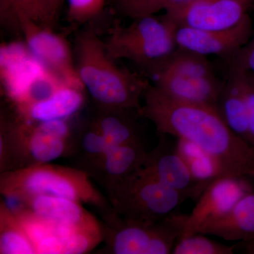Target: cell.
Listing matches in <instances>:
<instances>
[{
    "label": "cell",
    "mask_w": 254,
    "mask_h": 254,
    "mask_svg": "<svg viewBox=\"0 0 254 254\" xmlns=\"http://www.w3.org/2000/svg\"><path fill=\"white\" fill-rule=\"evenodd\" d=\"M139 114L159 133L199 147L227 176L254 179V146L227 127L215 107L176 99L150 84Z\"/></svg>",
    "instance_id": "1"
},
{
    "label": "cell",
    "mask_w": 254,
    "mask_h": 254,
    "mask_svg": "<svg viewBox=\"0 0 254 254\" xmlns=\"http://www.w3.org/2000/svg\"><path fill=\"white\" fill-rule=\"evenodd\" d=\"M75 55L78 78L96 106L139 111L149 80L119 66L94 31L78 32Z\"/></svg>",
    "instance_id": "2"
},
{
    "label": "cell",
    "mask_w": 254,
    "mask_h": 254,
    "mask_svg": "<svg viewBox=\"0 0 254 254\" xmlns=\"http://www.w3.org/2000/svg\"><path fill=\"white\" fill-rule=\"evenodd\" d=\"M0 192L13 200L36 195L68 198L91 205L100 214L113 209L108 197L95 188L88 174L50 163L0 173Z\"/></svg>",
    "instance_id": "3"
},
{
    "label": "cell",
    "mask_w": 254,
    "mask_h": 254,
    "mask_svg": "<svg viewBox=\"0 0 254 254\" xmlns=\"http://www.w3.org/2000/svg\"><path fill=\"white\" fill-rule=\"evenodd\" d=\"M100 216L105 247L98 253L169 254L183 233L189 214L175 212L152 224L127 220L113 208Z\"/></svg>",
    "instance_id": "4"
},
{
    "label": "cell",
    "mask_w": 254,
    "mask_h": 254,
    "mask_svg": "<svg viewBox=\"0 0 254 254\" xmlns=\"http://www.w3.org/2000/svg\"><path fill=\"white\" fill-rule=\"evenodd\" d=\"M177 26L163 16L134 18L128 26L116 21L105 42L113 59L127 60L142 68L159 63L177 48Z\"/></svg>",
    "instance_id": "5"
},
{
    "label": "cell",
    "mask_w": 254,
    "mask_h": 254,
    "mask_svg": "<svg viewBox=\"0 0 254 254\" xmlns=\"http://www.w3.org/2000/svg\"><path fill=\"white\" fill-rule=\"evenodd\" d=\"M106 196L115 212L131 221L152 224L167 218L189 199L141 168L122 180Z\"/></svg>",
    "instance_id": "6"
},
{
    "label": "cell",
    "mask_w": 254,
    "mask_h": 254,
    "mask_svg": "<svg viewBox=\"0 0 254 254\" xmlns=\"http://www.w3.org/2000/svg\"><path fill=\"white\" fill-rule=\"evenodd\" d=\"M21 168L68 156L73 136L68 120L28 123L16 118Z\"/></svg>",
    "instance_id": "7"
},
{
    "label": "cell",
    "mask_w": 254,
    "mask_h": 254,
    "mask_svg": "<svg viewBox=\"0 0 254 254\" xmlns=\"http://www.w3.org/2000/svg\"><path fill=\"white\" fill-rule=\"evenodd\" d=\"M18 20L28 51L37 63L60 81L83 88L67 41L51 28L21 15L18 16Z\"/></svg>",
    "instance_id": "8"
},
{
    "label": "cell",
    "mask_w": 254,
    "mask_h": 254,
    "mask_svg": "<svg viewBox=\"0 0 254 254\" xmlns=\"http://www.w3.org/2000/svg\"><path fill=\"white\" fill-rule=\"evenodd\" d=\"M254 5V0H192L163 16L177 28L225 29L240 23Z\"/></svg>",
    "instance_id": "9"
},
{
    "label": "cell",
    "mask_w": 254,
    "mask_h": 254,
    "mask_svg": "<svg viewBox=\"0 0 254 254\" xmlns=\"http://www.w3.org/2000/svg\"><path fill=\"white\" fill-rule=\"evenodd\" d=\"M252 191L253 189L246 177L222 176L214 180L197 200L191 213L189 214L180 237L196 233L202 225L228 213L241 198Z\"/></svg>",
    "instance_id": "10"
},
{
    "label": "cell",
    "mask_w": 254,
    "mask_h": 254,
    "mask_svg": "<svg viewBox=\"0 0 254 254\" xmlns=\"http://www.w3.org/2000/svg\"><path fill=\"white\" fill-rule=\"evenodd\" d=\"M254 35L253 23L250 15L233 27L225 29H199L178 27L177 46L198 54L217 55L228 59L250 41Z\"/></svg>",
    "instance_id": "11"
},
{
    "label": "cell",
    "mask_w": 254,
    "mask_h": 254,
    "mask_svg": "<svg viewBox=\"0 0 254 254\" xmlns=\"http://www.w3.org/2000/svg\"><path fill=\"white\" fill-rule=\"evenodd\" d=\"M159 134L158 145L148 152L142 168L163 185L198 200L202 191L177 150L176 143L169 139L168 135Z\"/></svg>",
    "instance_id": "12"
},
{
    "label": "cell",
    "mask_w": 254,
    "mask_h": 254,
    "mask_svg": "<svg viewBox=\"0 0 254 254\" xmlns=\"http://www.w3.org/2000/svg\"><path fill=\"white\" fill-rule=\"evenodd\" d=\"M84 91L81 87L62 83L43 99L15 105L17 118L28 123L69 120L84 105Z\"/></svg>",
    "instance_id": "13"
},
{
    "label": "cell",
    "mask_w": 254,
    "mask_h": 254,
    "mask_svg": "<svg viewBox=\"0 0 254 254\" xmlns=\"http://www.w3.org/2000/svg\"><path fill=\"white\" fill-rule=\"evenodd\" d=\"M147 153L144 143L110 145L88 175L104 189L107 194L122 180L143 167Z\"/></svg>",
    "instance_id": "14"
},
{
    "label": "cell",
    "mask_w": 254,
    "mask_h": 254,
    "mask_svg": "<svg viewBox=\"0 0 254 254\" xmlns=\"http://www.w3.org/2000/svg\"><path fill=\"white\" fill-rule=\"evenodd\" d=\"M148 79L160 91L183 101L216 106L224 82L214 77H189L170 73L153 72L147 74Z\"/></svg>",
    "instance_id": "15"
},
{
    "label": "cell",
    "mask_w": 254,
    "mask_h": 254,
    "mask_svg": "<svg viewBox=\"0 0 254 254\" xmlns=\"http://www.w3.org/2000/svg\"><path fill=\"white\" fill-rule=\"evenodd\" d=\"M15 200L18 203L16 208L25 209L42 218L64 225L81 227L101 225L83 206V203L76 200L50 195H36Z\"/></svg>",
    "instance_id": "16"
},
{
    "label": "cell",
    "mask_w": 254,
    "mask_h": 254,
    "mask_svg": "<svg viewBox=\"0 0 254 254\" xmlns=\"http://www.w3.org/2000/svg\"><path fill=\"white\" fill-rule=\"evenodd\" d=\"M215 108L227 127L237 136L250 143L244 76L240 70L229 67L228 74Z\"/></svg>",
    "instance_id": "17"
},
{
    "label": "cell",
    "mask_w": 254,
    "mask_h": 254,
    "mask_svg": "<svg viewBox=\"0 0 254 254\" xmlns=\"http://www.w3.org/2000/svg\"><path fill=\"white\" fill-rule=\"evenodd\" d=\"M196 233L213 235L232 242L254 240V190L241 198L228 213L202 225Z\"/></svg>",
    "instance_id": "18"
},
{
    "label": "cell",
    "mask_w": 254,
    "mask_h": 254,
    "mask_svg": "<svg viewBox=\"0 0 254 254\" xmlns=\"http://www.w3.org/2000/svg\"><path fill=\"white\" fill-rule=\"evenodd\" d=\"M97 107V113L90 123L104 136L110 145L143 143L136 118L138 110Z\"/></svg>",
    "instance_id": "19"
},
{
    "label": "cell",
    "mask_w": 254,
    "mask_h": 254,
    "mask_svg": "<svg viewBox=\"0 0 254 254\" xmlns=\"http://www.w3.org/2000/svg\"><path fill=\"white\" fill-rule=\"evenodd\" d=\"M143 70L146 74L161 72L189 77L216 76L213 64L206 56L180 47L165 59Z\"/></svg>",
    "instance_id": "20"
},
{
    "label": "cell",
    "mask_w": 254,
    "mask_h": 254,
    "mask_svg": "<svg viewBox=\"0 0 254 254\" xmlns=\"http://www.w3.org/2000/svg\"><path fill=\"white\" fill-rule=\"evenodd\" d=\"M0 254H37L17 214L2 200L0 203Z\"/></svg>",
    "instance_id": "21"
},
{
    "label": "cell",
    "mask_w": 254,
    "mask_h": 254,
    "mask_svg": "<svg viewBox=\"0 0 254 254\" xmlns=\"http://www.w3.org/2000/svg\"><path fill=\"white\" fill-rule=\"evenodd\" d=\"M175 143L202 193L214 180L227 176L218 163L199 147L182 138H177Z\"/></svg>",
    "instance_id": "22"
},
{
    "label": "cell",
    "mask_w": 254,
    "mask_h": 254,
    "mask_svg": "<svg viewBox=\"0 0 254 254\" xmlns=\"http://www.w3.org/2000/svg\"><path fill=\"white\" fill-rule=\"evenodd\" d=\"M110 145L104 136L89 123L76 137L73 136L72 146L68 156L74 158L76 163L75 168L88 174L99 161Z\"/></svg>",
    "instance_id": "23"
},
{
    "label": "cell",
    "mask_w": 254,
    "mask_h": 254,
    "mask_svg": "<svg viewBox=\"0 0 254 254\" xmlns=\"http://www.w3.org/2000/svg\"><path fill=\"white\" fill-rule=\"evenodd\" d=\"M192 0H111L115 13L126 17L134 18L155 15L160 11L181 6Z\"/></svg>",
    "instance_id": "24"
},
{
    "label": "cell",
    "mask_w": 254,
    "mask_h": 254,
    "mask_svg": "<svg viewBox=\"0 0 254 254\" xmlns=\"http://www.w3.org/2000/svg\"><path fill=\"white\" fill-rule=\"evenodd\" d=\"M21 168L15 119L1 115L0 119V173Z\"/></svg>",
    "instance_id": "25"
},
{
    "label": "cell",
    "mask_w": 254,
    "mask_h": 254,
    "mask_svg": "<svg viewBox=\"0 0 254 254\" xmlns=\"http://www.w3.org/2000/svg\"><path fill=\"white\" fill-rule=\"evenodd\" d=\"M237 245H223L200 233L180 237L174 246L173 254H232Z\"/></svg>",
    "instance_id": "26"
},
{
    "label": "cell",
    "mask_w": 254,
    "mask_h": 254,
    "mask_svg": "<svg viewBox=\"0 0 254 254\" xmlns=\"http://www.w3.org/2000/svg\"><path fill=\"white\" fill-rule=\"evenodd\" d=\"M13 4L17 17L21 15L49 28H52L56 20L49 0H13Z\"/></svg>",
    "instance_id": "27"
},
{
    "label": "cell",
    "mask_w": 254,
    "mask_h": 254,
    "mask_svg": "<svg viewBox=\"0 0 254 254\" xmlns=\"http://www.w3.org/2000/svg\"><path fill=\"white\" fill-rule=\"evenodd\" d=\"M105 0H67V20L70 25L78 27L98 17Z\"/></svg>",
    "instance_id": "28"
},
{
    "label": "cell",
    "mask_w": 254,
    "mask_h": 254,
    "mask_svg": "<svg viewBox=\"0 0 254 254\" xmlns=\"http://www.w3.org/2000/svg\"><path fill=\"white\" fill-rule=\"evenodd\" d=\"M227 60L229 67L240 70L254 79V34L243 48Z\"/></svg>",
    "instance_id": "29"
},
{
    "label": "cell",
    "mask_w": 254,
    "mask_h": 254,
    "mask_svg": "<svg viewBox=\"0 0 254 254\" xmlns=\"http://www.w3.org/2000/svg\"><path fill=\"white\" fill-rule=\"evenodd\" d=\"M242 73L248 112L249 141L254 146V79L245 73Z\"/></svg>",
    "instance_id": "30"
},
{
    "label": "cell",
    "mask_w": 254,
    "mask_h": 254,
    "mask_svg": "<svg viewBox=\"0 0 254 254\" xmlns=\"http://www.w3.org/2000/svg\"><path fill=\"white\" fill-rule=\"evenodd\" d=\"M0 20L1 24L6 27L20 30L13 0H0Z\"/></svg>",
    "instance_id": "31"
},
{
    "label": "cell",
    "mask_w": 254,
    "mask_h": 254,
    "mask_svg": "<svg viewBox=\"0 0 254 254\" xmlns=\"http://www.w3.org/2000/svg\"><path fill=\"white\" fill-rule=\"evenodd\" d=\"M64 0H53V4H52V9H53V14L55 17H58V13L60 9H61L62 5Z\"/></svg>",
    "instance_id": "32"
},
{
    "label": "cell",
    "mask_w": 254,
    "mask_h": 254,
    "mask_svg": "<svg viewBox=\"0 0 254 254\" xmlns=\"http://www.w3.org/2000/svg\"><path fill=\"white\" fill-rule=\"evenodd\" d=\"M49 2H50V6H51V9H52V4H53V0H49ZM52 11H53V9H52ZM55 16V15H54ZM56 18V17H55Z\"/></svg>",
    "instance_id": "33"
},
{
    "label": "cell",
    "mask_w": 254,
    "mask_h": 254,
    "mask_svg": "<svg viewBox=\"0 0 254 254\" xmlns=\"http://www.w3.org/2000/svg\"><path fill=\"white\" fill-rule=\"evenodd\" d=\"M253 8H254V5Z\"/></svg>",
    "instance_id": "34"
}]
</instances>
